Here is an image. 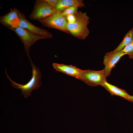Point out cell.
Wrapping results in <instances>:
<instances>
[{
  "instance_id": "cell-1",
  "label": "cell",
  "mask_w": 133,
  "mask_h": 133,
  "mask_svg": "<svg viewBox=\"0 0 133 133\" xmlns=\"http://www.w3.org/2000/svg\"><path fill=\"white\" fill-rule=\"evenodd\" d=\"M76 19L74 22H68L66 29L69 34L81 40H84L88 35L89 31L88 25L89 17L86 12L79 11L75 14Z\"/></svg>"
},
{
  "instance_id": "cell-2",
  "label": "cell",
  "mask_w": 133,
  "mask_h": 133,
  "mask_svg": "<svg viewBox=\"0 0 133 133\" xmlns=\"http://www.w3.org/2000/svg\"><path fill=\"white\" fill-rule=\"evenodd\" d=\"M29 60L32 69V76L30 80L25 84H19L12 80L7 73L6 69H5L7 77L11 83L12 86L15 88L20 89L22 94L25 98H27L29 96L33 89H38L42 84L41 73L40 69L33 64L31 59Z\"/></svg>"
},
{
  "instance_id": "cell-3",
  "label": "cell",
  "mask_w": 133,
  "mask_h": 133,
  "mask_svg": "<svg viewBox=\"0 0 133 133\" xmlns=\"http://www.w3.org/2000/svg\"><path fill=\"white\" fill-rule=\"evenodd\" d=\"M62 11H55L48 17L39 21L44 26L57 29L68 34L66 29L68 21L66 17L62 15Z\"/></svg>"
},
{
  "instance_id": "cell-4",
  "label": "cell",
  "mask_w": 133,
  "mask_h": 133,
  "mask_svg": "<svg viewBox=\"0 0 133 133\" xmlns=\"http://www.w3.org/2000/svg\"><path fill=\"white\" fill-rule=\"evenodd\" d=\"M8 28L14 31L20 39L23 44L25 53L29 60L31 59L29 54L30 49L31 46L39 40L46 39L43 37L34 34L19 27Z\"/></svg>"
},
{
  "instance_id": "cell-5",
  "label": "cell",
  "mask_w": 133,
  "mask_h": 133,
  "mask_svg": "<svg viewBox=\"0 0 133 133\" xmlns=\"http://www.w3.org/2000/svg\"><path fill=\"white\" fill-rule=\"evenodd\" d=\"M106 78L103 69L99 71L87 69L83 70L78 79L88 85L96 86L101 85Z\"/></svg>"
},
{
  "instance_id": "cell-6",
  "label": "cell",
  "mask_w": 133,
  "mask_h": 133,
  "mask_svg": "<svg viewBox=\"0 0 133 133\" xmlns=\"http://www.w3.org/2000/svg\"><path fill=\"white\" fill-rule=\"evenodd\" d=\"M55 11L54 8L44 0H36L29 18L31 19L39 21L48 17Z\"/></svg>"
},
{
  "instance_id": "cell-7",
  "label": "cell",
  "mask_w": 133,
  "mask_h": 133,
  "mask_svg": "<svg viewBox=\"0 0 133 133\" xmlns=\"http://www.w3.org/2000/svg\"><path fill=\"white\" fill-rule=\"evenodd\" d=\"M20 22L19 27L35 35L43 37L45 39L53 37L52 34L45 29L39 28L32 24L26 19L24 14L19 13Z\"/></svg>"
},
{
  "instance_id": "cell-8",
  "label": "cell",
  "mask_w": 133,
  "mask_h": 133,
  "mask_svg": "<svg viewBox=\"0 0 133 133\" xmlns=\"http://www.w3.org/2000/svg\"><path fill=\"white\" fill-rule=\"evenodd\" d=\"M126 55L122 50L107 53L104 57L103 63L105 66L103 69L105 77L109 76L112 69L115 66L121 58Z\"/></svg>"
},
{
  "instance_id": "cell-9",
  "label": "cell",
  "mask_w": 133,
  "mask_h": 133,
  "mask_svg": "<svg viewBox=\"0 0 133 133\" xmlns=\"http://www.w3.org/2000/svg\"><path fill=\"white\" fill-rule=\"evenodd\" d=\"M20 12L15 8L7 14L0 17V23L7 28L19 27Z\"/></svg>"
},
{
  "instance_id": "cell-10",
  "label": "cell",
  "mask_w": 133,
  "mask_h": 133,
  "mask_svg": "<svg viewBox=\"0 0 133 133\" xmlns=\"http://www.w3.org/2000/svg\"><path fill=\"white\" fill-rule=\"evenodd\" d=\"M52 66L57 71L62 72L77 79L83 70L72 65H68L63 64L54 63L52 64Z\"/></svg>"
},
{
  "instance_id": "cell-11",
  "label": "cell",
  "mask_w": 133,
  "mask_h": 133,
  "mask_svg": "<svg viewBox=\"0 0 133 133\" xmlns=\"http://www.w3.org/2000/svg\"><path fill=\"white\" fill-rule=\"evenodd\" d=\"M101 85L109 92L112 96H119L127 100L130 95L125 90L109 83L106 80Z\"/></svg>"
},
{
  "instance_id": "cell-12",
  "label": "cell",
  "mask_w": 133,
  "mask_h": 133,
  "mask_svg": "<svg viewBox=\"0 0 133 133\" xmlns=\"http://www.w3.org/2000/svg\"><path fill=\"white\" fill-rule=\"evenodd\" d=\"M73 5L82 8L84 6L85 4L82 0H58L54 9L56 11H63L66 8Z\"/></svg>"
},
{
  "instance_id": "cell-13",
  "label": "cell",
  "mask_w": 133,
  "mask_h": 133,
  "mask_svg": "<svg viewBox=\"0 0 133 133\" xmlns=\"http://www.w3.org/2000/svg\"><path fill=\"white\" fill-rule=\"evenodd\" d=\"M133 42V35L131 29L125 35L120 43L113 51L114 52H116L121 50L127 45Z\"/></svg>"
},
{
  "instance_id": "cell-14",
  "label": "cell",
  "mask_w": 133,
  "mask_h": 133,
  "mask_svg": "<svg viewBox=\"0 0 133 133\" xmlns=\"http://www.w3.org/2000/svg\"><path fill=\"white\" fill-rule=\"evenodd\" d=\"M79 7L76 5H73L67 7L63 10L62 15L65 16L71 14H75L78 12V9Z\"/></svg>"
},
{
  "instance_id": "cell-15",
  "label": "cell",
  "mask_w": 133,
  "mask_h": 133,
  "mask_svg": "<svg viewBox=\"0 0 133 133\" xmlns=\"http://www.w3.org/2000/svg\"><path fill=\"white\" fill-rule=\"evenodd\" d=\"M122 50L125 54L133 60V42L127 45Z\"/></svg>"
},
{
  "instance_id": "cell-16",
  "label": "cell",
  "mask_w": 133,
  "mask_h": 133,
  "mask_svg": "<svg viewBox=\"0 0 133 133\" xmlns=\"http://www.w3.org/2000/svg\"><path fill=\"white\" fill-rule=\"evenodd\" d=\"M66 17L68 22L69 23H74L75 22L76 19L75 14L69 15Z\"/></svg>"
},
{
  "instance_id": "cell-17",
  "label": "cell",
  "mask_w": 133,
  "mask_h": 133,
  "mask_svg": "<svg viewBox=\"0 0 133 133\" xmlns=\"http://www.w3.org/2000/svg\"><path fill=\"white\" fill-rule=\"evenodd\" d=\"M44 1L50 5L54 7L57 3L58 0H44Z\"/></svg>"
},
{
  "instance_id": "cell-18",
  "label": "cell",
  "mask_w": 133,
  "mask_h": 133,
  "mask_svg": "<svg viewBox=\"0 0 133 133\" xmlns=\"http://www.w3.org/2000/svg\"><path fill=\"white\" fill-rule=\"evenodd\" d=\"M127 100L131 102H133V96L130 95Z\"/></svg>"
},
{
  "instance_id": "cell-19",
  "label": "cell",
  "mask_w": 133,
  "mask_h": 133,
  "mask_svg": "<svg viewBox=\"0 0 133 133\" xmlns=\"http://www.w3.org/2000/svg\"><path fill=\"white\" fill-rule=\"evenodd\" d=\"M131 30L132 32V35H133V27L132 28Z\"/></svg>"
}]
</instances>
